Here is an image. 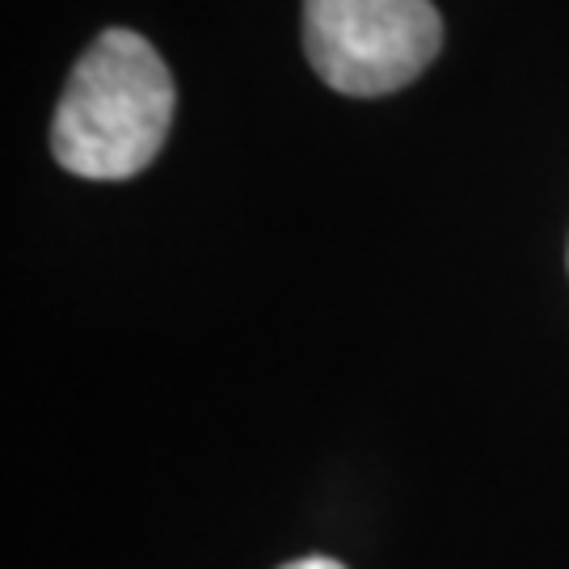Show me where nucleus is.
<instances>
[{"instance_id": "obj_1", "label": "nucleus", "mask_w": 569, "mask_h": 569, "mask_svg": "<svg viewBox=\"0 0 569 569\" xmlns=\"http://www.w3.org/2000/svg\"><path fill=\"white\" fill-rule=\"evenodd\" d=\"M173 122V77L136 30H106L72 68L51 122L56 161L93 182L136 178Z\"/></svg>"}, {"instance_id": "obj_3", "label": "nucleus", "mask_w": 569, "mask_h": 569, "mask_svg": "<svg viewBox=\"0 0 569 569\" xmlns=\"http://www.w3.org/2000/svg\"><path fill=\"white\" fill-rule=\"evenodd\" d=\"M283 569H342L338 561H329V557H305V561H291Z\"/></svg>"}, {"instance_id": "obj_2", "label": "nucleus", "mask_w": 569, "mask_h": 569, "mask_svg": "<svg viewBox=\"0 0 569 569\" xmlns=\"http://www.w3.org/2000/svg\"><path fill=\"white\" fill-rule=\"evenodd\" d=\"M443 21L430 0H305L312 72L346 98L406 89L439 56Z\"/></svg>"}]
</instances>
